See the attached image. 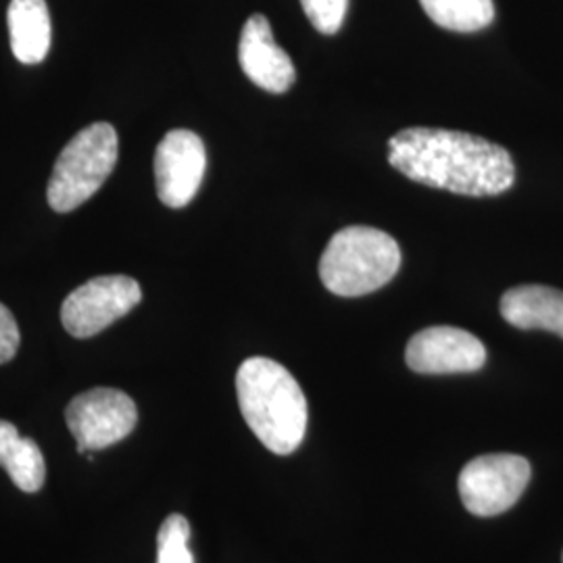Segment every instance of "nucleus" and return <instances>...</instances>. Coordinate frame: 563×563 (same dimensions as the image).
Masks as SVG:
<instances>
[{"label": "nucleus", "mask_w": 563, "mask_h": 563, "mask_svg": "<svg viewBox=\"0 0 563 563\" xmlns=\"http://www.w3.org/2000/svg\"><path fill=\"white\" fill-rule=\"evenodd\" d=\"M7 21L15 59L23 65L42 63L51 51V13L46 0H11Z\"/></svg>", "instance_id": "obj_12"}, {"label": "nucleus", "mask_w": 563, "mask_h": 563, "mask_svg": "<svg viewBox=\"0 0 563 563\" xmlns=\"http://www.w3.org/2000/svg\"><path fill=\"white\" fill-rule=\"evenodd\" d=\"M239 60L244 76L267 92L282 95L297 80L292 60L278 46L272 25L263 15H253L244 23Z\"/></svg>", "instance_id": "obj_10"}, {"label": "nucleus", "mask_w": 563, "mask_h": 563, "mask_svg": "<svg viewBox=\"0 0 563 563\" xmlns=\"http://www.w3.org/2000/svg\"><path fill=\"white\" fill-rule=\"evenodd\" d=\"M242 418L276 455H290L307 432V399L295 376L274 360L251 357L236 374Z\"/></svg>", "instance_id": "obj_2"}, {"label": "nucleus", "mask_w": 563, "mask_h": 563, "mask_svg": "<svg viewBox=\"0 0 563 563\" xmlns=\"http://www.w3.org/2000/svg\"><path fill=\"white\" fill-rule=\"evenodd\" d=\"M188 543L190 523L180 514H172L157 534V563H195Z\"/></svg>", "instance_id": "obj_15"}, {"label": "nucleus", "mask_w": 563, "mask_h": 563, "mask_svg": "<svg viewBox=\"0 0 563 563\" xmlns=\"http://www.w3.org/2000/svg\"><path fill=\"white\" fill-rule=\"evenodd\" d=\"M207 169V151L190 130H172L155 153V181L163 205L181 209L195 199Z\"/></svg>", "instance_id": "obj_8"}, {"label": "nucleus", "mask_w": 563, "mask_h": 563, "mask_svg": "<svg viewBox=\"0 0 563 563\" xmlns=\"http://www.w3.org/2000/svg\"><path fill=\"white\" fill-rule=\"evenodd\" d=\"M20 325L13 313L0 302V363L11 362L20 349Z\"/></svg>", "instance_id": "obj_17"}, {"label": "nucleus", "mask_w": 563, "mask_h": 563, "mask_svg": "<svg viewBox=\"0 0 563 563\" xmlns=\"http://www.w3.org/2000/svg\"><path fill=\"white\" fill-rule=\"evenodd\" d=\"M118 151V132L111 123L97 121L80 130L55 162L46 188L48 205L57 213H69L95 197L111 176Z\"/></svg>", "instance_id": "obj_4"}, {"label": "nucleus", "mask_w": 563, "mask_h": 563, "mask_svg": "<svg viewBox=\"0 0 563 563\" xmlns=\"http://www.w3.org/2000/svg\"><path fill=\"white\" fill-rule=\"evenodd\" d=\"M501 316L520 330H547L563 339V292L551 286H516L501 299Z\"/></svg>", "instance_id": "obj_11"}, {"label": "nucleus", "mask_w": 563, "mask_h": 563, "mask_svg": "<svg viewBox=\"0 0 563 563\" xmlns=\"http://www.w3.org/2000/svg\"><path fill=\"white\" fill-rule=\"evenodd\" d=\"M530 463L520 455L493 453L476 457L460 474L463 507L478 516L493 518L520 501L530 483Z\"/></svg>", "instance_id": "obj_6"}, {"label": "nucleus", "mask_w": 563, "mask_h": 563, "mask_svg": "<svg viewBox=\"0 0 563 563\" xmlns=\"http://www.w3.org/2000/svg\"><path fill=\"white\" fill-rule=\"evenodd\" d=\"M65 420L78 443V451L92 455L130 437L139 422L132 397L118 388H92L67 405Z\"/></svg>", "instance_id": "obj_5"}, {"label": "nucleus", "mask_w": 563, "mask_h": 563, "mask_svg": "<svg viewBox=\"0 0 563 563\" xmlns=\"http://www.w3.org/2000/svg\"><path fill=\"white\" fill-rule=\"evenodd\" d=\"M0 465L23 493H38L46 481L41 446L21 437L15 423L0 420Z\"/></svg>", "instance_id": "obj_13"}, {"label": "nucleus", "mask_w": 563, "mask_h": 563, "mask_svg": "<svg viewBox=\"0 0 563 563\" xmlns=\"http://www.w3.org/2000/svg\"><path fill=\"white\" fill-rule=\"evenodd\" d=\"M302 11L311 25L325 36L336 34L349 9V0H301Z\"/></svg>", "instance_id": "obj_16"}, {"label": "nucleus", "mask_w": 563, "mask_h": 563, "mask_svg": "<svg viewBox=\"0 0 563 563\" xmlns=\"http://www.w3.org/2000/svg\"><path fill=\"white\" fill-rule=\"evenodd\" d=\"M405 360L418 374H465L483 367L486 349L462 328L432 325L409 341Z\"/></svg>", "instance_id": "obj_9"}, {"label": "nucleus", "mask_w": 563, "mask_h": 563, "mask_svg": "<svg viewBox=\"0 0 563 563\" xmlns=\"http://www.w3.org/2000/svg\"><path fill=\"white\" fill-rule=\"evenodd\" d=\"M142 301V288L130 276H99L78 286L60 307V322L76 339L95 334L128 316Z\"/></svg>", "instance_id": "obj_7"}, {"label": "nucleus", "mask_w": 563, "mask_h": 563, "mask_svg": "<svg viewBox=\"0 0 563 563\" xmlns=\"http://www.w3.org/2000/svg\"><path fill=\"white\" fill-rule=\"evenodd\" d=\"M423 11L437 25L451 32H481L495 20L493 0H420Z\"/></svg>", "instance_id": "obj_14"}, {"label": "nucleus", "mask_w": 563, "mask_h": 563, "mask_svg": "<svg viewBox=\"0 0 563 563\" xmlns=\"http://www.w3.org/2000/svg\"><path fill=\"white\" fill-rule=\"evenodd\" d=\"M399 267L401 249L390 234L369 225H349L328 242L320 278L339 297H363L386 286Z\"/></svg>", "instance_id": "obj_3"}, {"label": "nucleus", "mask_w": 563, "mask_h": 563, "mask_svg": "<svg viewBox=\"0 0 563 563\" xmlns=\"http://www.w3.org/2000/svg\"><path fill=\"white\" fill-rule=\"evenodd\" d=\"M388 163L409 180L463 197H497L516 181L504 146L441 128H407L388 141Z\"/></svg>", "instance_id": "obj_1"}]
</instances>
